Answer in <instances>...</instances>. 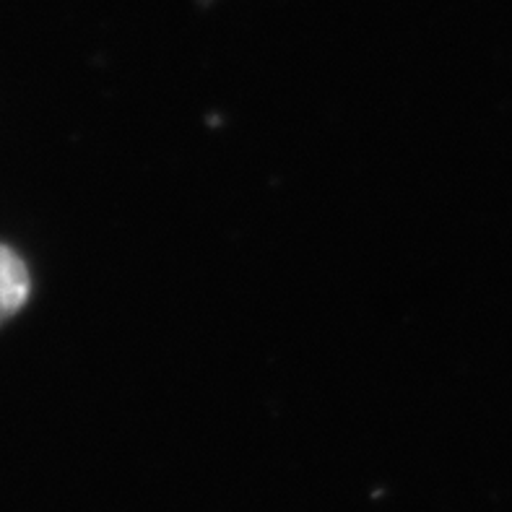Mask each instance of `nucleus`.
<instances>
[{"label":"nucleus","mask_w":512,"mask_h":512,"mask_svg":"<svg viewBox=\"0 0 512 512\" xmlns=\"http://www.w3.org/2000/svg\"><path fill=\"white\" fill-rule=\"evenodd\" d=\"M32 294V276L24 258L0 242V325L19 315Z\"/></svg>","instance_id":"obj_1"}]
</instances>
